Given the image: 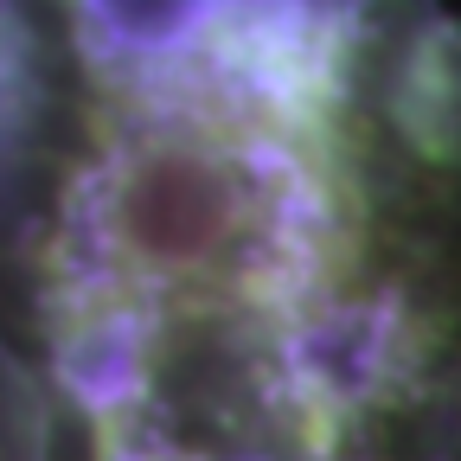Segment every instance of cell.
<instances>
[{
	"label": "cell",
	"mask_w": 461,
	"mask_h": 461,
	"mask_svg": "<svg viewBox=\"0 0 461 461\" xmlns=\"http://www.w3.org/2000/svg\"><path fill=\"white\" fill-rule=\"evenodd\" d=\"M96 65H148L224 32H366L403 0H20Z\"/></svg>",
	"instance_id": "obj_1"
}]
</instances>
